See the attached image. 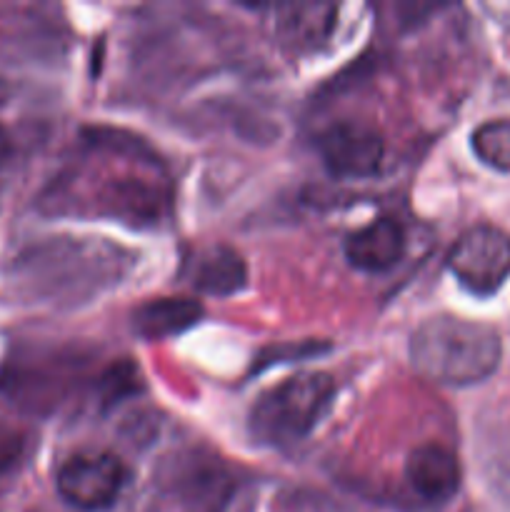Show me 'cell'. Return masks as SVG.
<instances>
[{
	"mask_svg": "<svg viewBox=\"0 0 510 512\" xmlns=\"http://www.w3.org/2000/svg\"><path fill=\"white\" fill-rule=\"evenodd\" d=\"M335 383L328 373H298L265 390L248 415L250 438L268 448H290L308 438L328 413Z\"/></svg>",
	"mask_w": 510,
	"mask_h": 512,
	"instance_id": "3",
	"label": "cell"
},
{
	"mask_svg": "<svg viewBox=\"0 0 510 512\" xmlns=\"http://www.w3.org/2000/svg\"><path fill=\"white\" fill-rule=\"evenodd\" d=\"M85 360L68 348L20 345L0 368V393L30 415H50L83 378Z\"/></svg>",
	"mask_w": 510,
	"mask_h": 512,
	"instance_id": "4",
	"label": "cell"
},
{
	"mask_svg": "<svg viewBox=\"0 0 510 512\" xmlns=\"http://www.w3.org/2000/svg\"><path fill=\"white\" fill-rule=\"evenodd\" d=\"M203 305L193 298H160L143 303L130 315V328L143 340H165L185 333L203 318Z\"/></svg>",
	"mask_w": 510,
	"mask_h": 512,
	"instance_id": "11",
	"label": "cell"
},
{
	"mask_svg": "<svg viewBox=\"0 0 510 512\" xmlns=\"http://www.w3.org/2000/svg\"><path fill=\"white\" fill-rule=\"evenodd\" d=\"M405 480L428 503H448L460 488V463L445 445L423 443L405 460Z\"/></svg>",
	"mask_w": 510,
	"mask_h": 512,
	"instance_id": "8",
	"label": "cell"
},
{
	"mask_svg": "<svg viewBox=\"0 0 510 512\" xmlns=\"http://www.w3.org/2000/svg\"><path fill=\"white\" fill-rule=\"evenodd\" d=\"M318 155L325 170L340 180L373 178L385 158V140L373 125L340 120L318 135Z\"/></svg>",
	"mask_w": 510,
	"mask_h": 512,
	"instance_id": "7",
	"label": "cell"
},
{
	"mask_svg": "<svg viewBox=\"0 0 510 512\" xmlns=\"http://www.w3.org/2000/svg\"><path fill=\"white\" fill-rule=\"evenodd\" d=\"M128 480L123 460L105 450H85L65 460L55 488L68 505L78 510H105L118 500Z\"/></svg>",
	"mask_w": 510,
	"mask_h": 512,
	"instance_id": "6",
	"label": "cell"
},
{
	"mask_svg": "<svg viewBox=\"0 0 510 512\" xmlns=\"http://www.w3.org/2000/svg\"><path fill=\"white\" fill-rule=\"evenodd\" d=\"M448 270L468 293L488 298L510 278V235L493 225H475L455 240Z\"/></svg>",
	"mask_w": 510,
	"mask_h": 512,
	"instance_id": "5",
	"label": "cell"
},
{
	"mask_svg": "<svg viewBox=\"0 0 510 512\" xmlns=\"http://www.w3.org/2000/svg\"><path fill=\"white\" fill-rule=\"evenodd\" d=\"M133 255L93 238H50L15 258L13 278L40 303L75 305L118 283Z\"/></svg>",
	"mask_w": 510,
	"mask_h": 512,
	"instance_id": "1",
	"label": "cell"
},
{
	"mask_svg": "<svg viewBox=\"0 0 510 512\" xmlns=\"http://www.w3.org/2000/svg\"><path fill=\"white\" fill-rule=\"evenodd\" d=\"M350 268L363 273H383L400 263L405 253V230L398 220L378 218L353 230L343 243Z\"/></svg>",
	"mask_w": 510,
	"mask_h": 512,
	"instance_id": "9",
	"label": "cell"
},
{
	"mask_svg": "<svg viewBox=\"0 0 510 512\" xmlns=\"http://www.w3.org/2000/svg\"><path fill=\"white\" fill-rule=\"evenodd\" d=\"M20 455V438L10 430L0 428V473L8 470Z\"/></svg>",
	"mask_w": 510,
	"mask_h": 512,
	"instance_id": "15",
	"label": "cell"
},
{
	"mask_svg": "<svg viewBox=\"0 0 510 512\" xmlns=\"http://www.w3.org/2000/svg\"><path fill=\"white\" fill-rule=\"evenodd\" d=\"M185 280L190 288L213 298H230L240 293L248 280V268L240 253L228 245H208L195 250L185 263Z\"/></svg>",
	"mask_w": 510,
	"mask_h": 512,
	"instance_id": "10",
	"label": "cell"
},
{
	"mask_svg": "<svg viewBox=\"0 0 510 512\" xmlns=\"http://www.w3.org/2000/svg\"><path fill=\"white\" fill-rule=\"evenodd\" d=\"M10 158H13V140H10L8 130L0 125V170L10 163Z\"/></svg>",
	"mask_w": 510,
	"mask_h": 512,
	"instance_id": "16",
	"label": "cell"
},
{
	"mask_svg": "<svg viewBox=\"0 0 510 512\" xmlns=\"http://www.w3.org/2000/svg\"><path fill=\"white\" fill-rule=\"evenodd\" d=\"M478 160L498 173H510V120H488L470 135Z\"/></svg>",
	"mask_w": 510,
	"mask_h": 512,
	"instance_id": "13",
	"label": "cell"
},
{
	"mask_svg": "<svg viewBox=\"0 0 510 512\" xmlns=\"http://www.w3.org/2000/svg\"><path fill=\"white\" fill-rule=\"evenodd\" d=\"M280 38L295 50H310L330 35L338 10L333 5H283L278 8Z\"/></svg>",
	"mask_w": 510,
	"mask_h": 512,
	"instance_id": "12",
	"label": "cell"
},
{
	"mask_svg": "<svg viewBox=\"0 0 510 512\" xmlns=\"http://www.w3.org/2000/svg\"><path fill=\"white\" fill-rule=\"evenodd\" d=\"M135 390V370L128 363L113 365L108 373L100 378V398L103 403H118L125 393H133Z\"/></svg>",
	"mask_w": 510,
	"mask_h": 512,
	"instance_id": "14",
	"label": "cell"
},
{
	"mask_svg": "<svg viewBox=\"0 0 510 512\" xmlns=\"http://www.w3.org/2000/svg\"><path fill=\"white\" fill-rule=\"evenodd\" d=\"M503 343L498 330L478 320L435 315L410 338V363L425 380L450 388H468L498 370Z\"/></svg>",
	"mask_w": 510,
	"mask_h": 512,
	"instance_id": "2",
	"label": "cell"
}]
</instances>
